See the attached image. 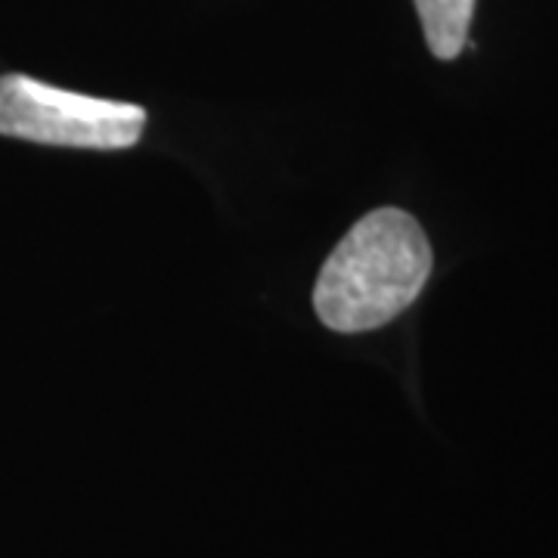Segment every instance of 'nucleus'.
<instances>
[{
  "instance_id": "nucleus-1",
  "label": "nucleus",
  "mask_w": 558,
  "mask_h": 558,
  "mask_svg": "<svg viewBox=\"0 0 558 558\" xmlns=\"http://www.w3.org/2000/svg\"><path fill=\"white\" fill-rule=\"evenodd\" d=\"M428 274L432 245L418 220L400 208H376L326 258L314 286V311L332 332H369L400 317Z\"/></svg>"
},
{
  "instance_id": "nucleus-2",
  "label": "nucleus",
  "mask_w": 558,
  "mask_h": 558,
  "mask_svg": "<svg viewBox=\"0 0 558 558\" xmlns=\"http://www.w3.org/2000/svg\"><path fill=\"white\" fill-rule=\"evenodd\" d=\"M146 128L140 106L72 94L28 75L0 78V134L47 146L128 149Z\"/></svg>"
},
{
  "instance_id": "nucleus-3",
  "label": "nucleus",
  "mask_w": 558,
  "mask_h": 558,
  "mask_svg": "<svg viewBox=\"0 0 558 558\" xmlns=\"http://www.w3.org/2000/svg\"><path fill=\"white\" fill-rule=\"evenodd\" d=\"M425 44L438 60H457L469 44L475 0H416Z\"/></svg>"
}]
</instances>
